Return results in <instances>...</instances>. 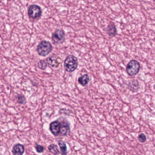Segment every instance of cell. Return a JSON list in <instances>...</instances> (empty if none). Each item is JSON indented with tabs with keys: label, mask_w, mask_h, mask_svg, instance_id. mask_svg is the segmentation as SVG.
I'll return each instance as SVG.
<instances>
[{
	"label": "cell",
	"mask_w": 155,
	"mask_h": 155,
	"mask_svg": "<svg viewBox=\"0 0 155 155\" xmlns=\"http://www.w3.org/2000/svg\"><path fill=\"white\" fill-rule=\"evenodd\" d=\"M53 48V47L50 42L42 41L37 46V53L40 56L45 57L51 52Z\"/></svg>",
	"instance_id": "cell-1"
},
{
	"label": "cell",
	"mask_w": 155,
	"mask_h": 155,
	"mask_svg": "<svg viewBox=\"0 0 155 155\" xmlns=\"http://www.w3.org/2000/svg\"><path fill=\"white\" fill-rule=\"evenodd\" d=\"M78 61L77 58L74 55H69L65 59L64 63V69L68 72H73L77 69Z\"/></svg>",
	"instance_id": "cell-2"
},
{
	"label": "cell",
	"mask_w": 155,
	"mask_h": 155,
	"mask_svg": "<svg viewBox=\"0 0 155 155\" xmlns=\"http://www.w3.org/2000/svg\"><path fill=\"white\" fill-rule=\"evenodd\" d=\"M140 69V64L135 60L130 61L126 66L127 72L131 76L136 75L139 73Z\"/></svg>",
	"instance_id": "cell-3"
},
{
	"label": "cell",
	"mask_w": 155,
	"mask_h": 155,
	"mask_svg": "<svg viewBox=\"0 0 155 155\" xmlns=\"http://www.w3.org/2000/svg\"><path fill=\"white\" fill-rule=\"evenodd\" d=\"M42 11L41 8L37 5H31L28 9V16L33 19H38L41 16Z\"/></svg>",
	"instance_id": "cell-4"
},
{
	"label": "cell",
	"mask_w": 155,
	"mask_h": 155,
	"mask_svg": "<svg viewBox=\"0 0 155 155\" xmlns=\"http://www.w3.org/2000/svg\"><path fill=\"white\" fill-rule=\"evenodd\" d=\"M65 34L64 31L61 29H56L52 34V39L54 43L56 44H61L64 42Z\"/></svg>",
	"instance_id": "cell-5"
},
{
	"label": "cell",
	"mask_w": 155,
	"mask_h": 155,
	"mask_svg": "<svg viewBox=\"0 0 155 155\" xmlns=\"http://www.w3.org/2000/svg\"><path fill=\"white\" fill-rule=\"evenodd\" d=\"M61 128V122L60 120L54 121L50 124V130L52 134L55 136H57L60 135Z\"/></svg>",
	"instance_id": "cell-6"
},
{
	"label": "cell",
	"mask_w": 155,
	"mask_h": 155,
	"mask_svg": "<svg viewBox=\"0 0 155 155\" xmlns=\"http://www.w3.org/2000/svg\"><path fill=\"white\" fill-rule=\"evenodd\" d=\"M61 122V132L60 135L62 136H66L70 132V124L68 121L63 119Z\"/></svg>",
	"instance_id": "cell-7"
},
{
	"label": "cell",
	"mask_w": 155,
	"mask_h": 155,
	"mask_svg": "<svg viewBox=\"0 0 155 155\" xmlns=\"http://www.w3.org/2000/svg\"><path fill=\"white\" fill-rule=\"evenodd\" d=\"M60 59V58H59L58 56L53 55H51V56L47 58L46 61L48 63V64L51 67L53 68H58L61 64V62L59 61Z\"/></svg>",
	"instance_id": "cell-8"
},
{
	"label": "cell",
	"mask_w": 155,
	"mask_h": 155,
	"mask_svg": "<svg viewBox=\"0 0 155 155\" xmlns=\"http://www.w3.org/2000/svg\"><path fill=\"white\" fill-rule=\"evenodd\" d=\"M107 33L109 37H114L117 34V30L114 24L110 22L107 27Z\"/></svg>",
	"instance_id": "cell-9"
},
{
	"label": "cell",
	"mask_w": 155,
	"mask_h": 155,
	"mask_svg": "<svg viewBox=\"0 0 155 155\" xmlns=\"http://www.w3.org/2000/svg\"><path fill=\"white\" fill-rule=\"evenodd\" d=\"M25 152V147L22 144H16L13 147V155H23Z\"/></svg>",
	"instance_id": "cell-10"
},
{
	"label": "cell",
	"mask_w": 155,
	"mask_h": 155,
	"mask_svg": "<svg viewBox=\"0 0 155 155\" xmlns=\"http://www.w3.org/2000/svg\"><path fill=\"white\" fill-rule=\"evenodd\" d=\"M140 87L139 82L136 79L131 80L128 84V88L132 92H136Z\"/></svg>",
	"instance_id": "cell-11"
},
{
	"label": "cell",
	"mask_w": 155,
	"mask_h": 155,
	"mask_svg": "<svg viewBox=\"0 0 155 155\" xmlns=\"http://www.w3.org/2000/svg\"><path fill=\"white\" fill-rule=\"evenodd\" d=\"M89 81V78L88 74H85L78 78V82L83 86H86Z\"/></svg>",
	"instance_id": "cell-12"
},
{
	"label": "cell",
	"mask_w": 155,
	"mask_h": 155,
	"mask_svg": "<svg viewBox=\"0 0 155 155\" xmlns=\"http://www.w3.org/2000/svg\"><path fill=\"white\" fill-rule=\"evenodd\" d=\"M58 145L60 147L62 155H67V149L66 143L63 141L62 140H60L58 142Z\"/></svg>",
	"instance_id": "cell-13"
},
{
	"label": "cell",
	"mask_w": 155,
	"mask_h": 155,
	"mask_svg": "<svg viewBox=\"0 0 155 155\" xmlns=\"http://www.w3.org/2000/svg\"><path fill=\"white\" fill-rule=\"evenodd\" d=\"M49 151L54 155H58L60 153L58 146L54 144H52L48 146Z\"/></svg>",
	"instance_id": "cell-14"
},
{
	"label": "cell",
	"mask_w": 155,
	"mask_h": 155,
	"mask_svg": "<svg viewBox=\"0 0 155 155\" xmlns=\"http://www.w3.org/2000/svg\"><path fill=\"white\" fill-rule=\"evenodd\" d=\"M16 101L21 105L24 104L26 103V100L24 95L22 94H19L16 96Z\"/></svg>",
	"instance_id": "cell-15"
},
{
	"label": "cell",
	"mask_w": 155,
	"mask_h": 155,
	"mask_svg": "<svg viewBox=\"0 0 155 155\" xmlns=\"http://www.w3.org/2000/svg\"><path fill=\"white\" fill-rule=\"evenodd\" d=\"M38 68L41 70H45L47 68V65H48V63L47 61L45 60H40L38 62Z\"/></svg>",
	"instance_id": "cell-16"
},
{
	"label": "cell",
	"mask_w": 155,
	"mask_h": 155,
	"mask_svg": "<svg viewBox=\"0 0 155 155\" xmlns=\"http://www.w3.org/2000/svg\"><path fill=\"white\" fill-rule=\"evenodd\" d=\"M35 149L38 153H42L44 152L45 148L42 146L36 144L35 145Z\"/></svg>",
	"instance_id": "cell-17"
},
{
	"label": "cell",
	"mask_w": 155,
	"mask_h": 155,
	"mask_svg": "<svg viewBox=\"0 0 155 155\" xmlns=\"http://www.w3.org/2000/svg\"><path fill=\"white\" fill-rule=\"evenodd\" d=\"M138 139L141 143H143L146 141L147 137L145 135L143 134H142L139 135Z\"/></svg>",
	"instance_id": "cell-18"
}]
</instances>
